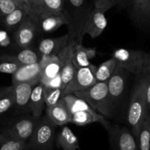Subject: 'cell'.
Wrapping results in <instances>:
<instances>
[{
    "label": "cell",
    "mask_w": 150,
    "mask_h": 150,
    "mask_svg": "<svg viewBox=\"0 0 150 150\" xmlns=\"http://www.w3.org/2000/svg\"><path fill=\"white\" fill-rule=\"evenodd\" d=\"M137 76V82L132 91L127 116L128 124L136 141L139 137L141 126L149 113L146 99L148 72Z\"/></svg>",
    "instance_id": "1"
},
{
    "label": "cell",
    "mask_w": 150,
    "mask_h": 150,
    "mask_svg": "<svg viewBox=\"0 0 150 150\" xmlns=\"http://www.w3.org/2000/svg\"><path fill=\"white\" fill-rule=\"evenodd\" d=\"M93 8L88 0H64L63 13L67 20L68 44H82V29Z\"/></svg>",
    "instance_id": "2"
},
{
    "label": "cell",
    "mask_w": 150,
    "mask_h": 150,
    "mask_svg": "<svg viewBox=\"0 0 150 150\" xmlns=\"http://www.w3.org/2000/svg\"><path fill=\"white\" fill-rule=\"evenodd\" d=\"M73 94L84 100L94 110L105 117L111 118L114 110L111 104L106 82H98L86 89L76 91Z\"/></svg>",
    "instance_id": "3"
},
{
    "label": "cell",
    "mask_w": 150,
    "mask_h": 150,
    "mask_svg": "<svg viewBox=\"0 0 150 150\" xmlns=\"http://www.w3.org/2000/svg\"><path fill=\"white\" fill-rule=\"evenodd\" d=\"M112 57L117 60V66L129 73L139 76L149 72L150 54L142 50L117 49L113 52Z\"/></svg>",
    "instance_id": "4"
},
{
    "label": "cell",
    "mask_w": 150,
    "mask_h": 150,
    "mask_svg": "<svg viewBox=\"0 0 150 150\" xmlns=\"http://www.w3.org/2000/svg\"><path fill=\"white\" fill-rule=\"evenodd\" d=\"M56 126L47 116L40 118L32 136L27 141L29 150H52L56 138Z\"/></svg>",
    "instance_id": "5"
},
{
    "label": "cell",
    "mask_w": 150,
    "mask_h": 150,
    "mask_svg": "<svg viewBox=\"0 0 150 150\" xmlns=\"http://www.w3.org/2000/svg\"><path fill=\"white\" fill-rule=\"evenodd\" d=\"M40 118H36L32 115L18 116L10 121L3 128L0 134L5 138L27 142L32 136Z\"/></svg>",
    "instance_id": "6"
},
{
    "label": "cell",
    "mask_w": 150,
    "mask_h": 150,
    "mask_svg": "<svg viewBox=\"0 0 150 150\" xmlns=\"http://www.w3.org/2000/svg\"><path fill=\"white\" fill-rule=\"evenodd\" d=\"M119 7L127 11L136 26L150 31V0H121Z\"/></svg>",
    "instance_id": "7"
},
{
    "label": "cell",
    "mask_w": 150,
    "mask_h": 150,
    "mask_svg": "<svg viewBox=\"0 0 150 150\" xmlns=\"http://www.w3.org/2000/svg\"><path fill=\"white\" fill-rule=\"evenodd\" d=\"M98 67L91 63L86 67L77 68L73 78L62 91V96L86 89L97 82L95 72Z\"/></svg>",
    "instance_id": "8"
},
{
    "label": "cell",
    "mask_w": 150,
    "mask_h": 150,
    "mask_svg": "<svg viewBox=\"0 0 150 150\" xmlns=\"http://www.w3.org/2000/svg\"><path fill=\"white\" fill-rule=\"evenodd\" d=\"M107 131L111 150H139L136 138L125 126L111 125Z\"/></svg>",
    "instance_id": "9"
},
{
    "label": "cell",
    "mask_w": 150,
    "mask_h": 150,
    "mask_svg": "<svg viewBox=\"0 0 150 150\" xmlns=\"http://www.w3.org/2000/svg\"><path fill=\"white\" fill-rule=\"evenodd\" d=\"M128 74L130 73L125 69L117 66L111 77L107 81L108 94L114 112L125 93Z\"/></svg>",
    "instance_id": "10"
},
{
    "label": "cell",
    "mask_w": 150,
    "mask_h": 150,
    "mask_svg": "<svg viewBox=\"0 0 150 150\" xmlns=\"http://www.w3.org/2000/svg\"><path fill=\"white\" fill-rule=\"evenodd\" d=\"M38 32V24L28 15L13 33L15 44L21 49L30 48Z\"/></svg>",
    "instance_id": "11"
},
{
    "label": "cell",
    "mask_w": 150,
    "mask_h": 150,
    "mask_svg": "<svg viewBox=\"0 0 150 150\" xmlns=\"http://www.w3.org/2000/svg\"><path fill=\"white\" fill-rule=\"evenodd\" d=\"M106 26L107 19L105 12L94 7L83 25L82 37L83 38L85 35H88L91 38L95 39L103 33Z\"/></svg>",
    "instance_id": "12"
},
{
    "label": "cell",
    "mask_w": 150,
    "mask_h": 150,
    "mask_svg": "<svg viewBox=\"0 0 150 150\" xmlns=\"http://www.w3.org/2000/svg\"><path fill=\"white\" fill-rule=\"evenodd\" d=\"M73 44H69L57 55L60 62V75L62 91L70 82L76 70L73 61Z\"/></svg>",
    "instance_id": "13"
},
{
    "label": "cell",
    "mask_w": 150,
    "mask_h": 150,
    "mask_svg": "<svg viewBox=\"0 0 150 150\" xmlns=\"http://www.w3.org/2000/svg\"><path fill=\"white\" fill-rule=\"evenodd\" d=\"M39 83V82H38ZM37 82H25L13 85L15 91V105L17 113L29 111V101L31 94Z\"/></svg>",
    "instance_id": "14"
},
{
    "label": "cell",
    "mask_w": 150,
    "mask_h": 150,
    "mask_svg": "<svg viewBox=\"0 0 150 150\" xmlns=\"http://www.w3.org/2000/svg\"><path fill=\"white\" fill-rule=\"evenodd\" d=\"M39 64L40 67V82L43 85L60 74V62L57 55L41 56Z\"/></svg>",
    "instance_id": "15"
},
{
    "label": "cell",
    "mask_w": 150,
    "mask_h": 150,
    "mask_svg": "<svg viewBox=\"0 0 150 150\" xmlns=\"http://www.w3.org/2000/svg\"><path fill=\"white\" fill-rule=\"evenodd\" d=\"M40 67L39 62L34 64L21 66L12 75V85L25 82H40Z\"/></svg>",
    "instance_id": "16"
},
{
    "label": "cell",
    "mask_w": 150,
    "mask_h": 150,
    "mask_svg": "<svg viewBox=\"0 0 150 150\" xmlns=\"http://www.w3.org/2000/svg\"><path fill=\"white\" fill-rule=\"evenodd\" d=\"M68 34L57 38L42 39L38 45V52L40 56L58 55L59 53L68 45Z\"/></svg>",
    "instance_id": "17"
},
{
    "label": "cell",
    "mask_w": 150,
    "mask_h": 150,
    "mask_svg": "<svg viewBox=\"0 0 150 150\" xmlns=\"http://www.w3.org/2000/svg\"><path fill=\"white\" fill-rule=\"evenodd\" d=\"M46 116L57 126H63L71 121V115L62 98L56 104L47 107Z\"/></svg>",
    "instance_id": "18"
},
{
    "label": "cell",
    "mask_w": 150,
    "mask_h": 150,
    "mask_svg": "<svg viewBox=\"0 0 150 150\" xmlns=\"http://www.w3.org/2000/svg\"><path fill=\"white\" fill-rule=\"evenodd\" d=\"M40 32H51L58 29L62 25L67 24V20L62 13L55 14H48L42 16L37 19Z\"/></svg>",
    "instance_id": "19"
},
{
    "label": "cell",
    "mask_w": 150,
    "mask_h": 150,
    "mask_svg": "<svg viewBox=\"0 0 150 150\" xmlns=\"http://www.w3.org/2000/svg\"><path fill=\"white\" fill-rule=\"evenodd\" d=\"M45 87L43 84L39 82L34 87L29 101V111L36 118L40 117L45 107L44 97Z\"/></svg>",
    "instance_id": "20"
},
{
    "label": "cell",
    "mask_w": 150,
    "mask_h": 150,
    "mask_svg": "<svg viewBox=\"0 0 150 150\" xmlns=\"http://www.w3.org/2000/svg\"><path fill=\"white\" fill-rule=\"evenodd\" d=\"M57 146L62 150H79V140L70 127L62 126L56 138Z\"/></svg>",
    "instance_id": "21"
},
{
    "label": "cell",
    "mask_w": 150,
    "mask_h": 150,
    "mask_svg": "<svg viewBox=\"0 0 150 150\" xmlns=\"http://www.w3.org/2000/svg\"><path fill=\"white\" fill-rule=\"evenodd\" d=\"M96 55L95 48H86L82 44H74L73 46V61L76 69L86 67L91 64L90 60Z\"/></svg>",
    "instance_id": "22"
},
{
    "label": "cell",
    "mask_w": 150,
    "mask_h": 150,
    "mask_svg": "<svg viewBox=\"0 0 150 150\" xmlns=\"http://www.w3.org/2000/svg\"><path fill=\"white\" fill-rule=\"evenodd\" d=\"M27 16V13L24 10L18 7L3 18L0 25L10 33L13 34Z\"/></svg>",
    "instance_id": "23"
},
{
    "label": "cell",
    "mask_w": 150,
    "mask_h": 150,
    "mask_svg": "<svg viewBox=\"0 0 150 150\" xmlns=\"http://www.w3.org/2000/svg\"><path fill=\"white\" fill-rule=\"evenodd\" d=\"M12 58L21 66L34 64L38 63L41 58L38 51H34L30 48L22 49L16 54H10Z\"/></svg>",
    "instance_id": "24"
},
{
    "label": "cell",
    "mask_w": 150,
    "mask_h": 150,
    "mask_svg": "<svg viewBox=\"0 0 150 150\" xmlns=\"http://www.w3.org/2000/svg\"><path fill=\"white\" fill-rule=\"evenodd\" d=\"M15 105V91L13 85L0 88V116Z\"/></svg>",
    "instance_id": "25"
},
{
    "label": "cell",
    "mask_w": 150,
    "mask_h": 150,
    "mask_svg": "<svg viewBox=\"0 0 150 150\" xmlns=\"http://www.w3.org/2000/svg\"><path fill=\"white\" fill-rule=\"evenodd\" d=\"M117 66V60L114 57H111L106 61L101 63V65L97 69L96 72H95V78H96L97 82L108 81L112 74L114 73Z\"/></svg>",
    "instance_id": "26"
},
{
    "label": "cell",
    "mask_w": 150,
    "mask_h": 150,
    "mask_svg": "<svg viewBox=\"0 0 150 150\" xmlns=\"http://www.w3.org/2000/svg\"><path fill=\"white\" fill-rule=\"evenodd\" d=\"M63 7L64 0H42L39 13L35 21L45 15L62 13Z\"/></svg>",
    "instance_id": "27"
},
{
    "label": "cell",
    "mask_w": 150,
    "mask_h": 150,
    "mask_svg": "<svg viewBox=\"0 0 150 150\" xmlns=\"http://www.w3.org/2000/svg\"><path fill=\"white\" fill-rule=\"evenodd\" d=\"M149 121L150 112L141 126L139 137L137 139L139 150H150L149 137Z\"/></svg>",
    "instance_id": "28"
},
{
    "label": "cell",
    "mask_w": 150,
    "mask_h": 150,
    "mask_svg": "<svg viewBox=\"0 0 150 150\" xmlns=\"http://www.w3.org/2000/svg\"><path fill=\"white\" fill-rule=\"evenodd\" d=\"M20 66L12 58L10 53H0V73L13 75Z\"/></svg>",
    "instance_id": "29"
},
{
    "label": "cell",
    "mask_w": 150,
    "mask_h": 150,
    "mask_svg": "<svg viewBox=\"0 0 150 150\" xmlns=\"http://www.w3.org/2000/svg\"><path fill=\"white\" fill-rule=\"evenodd\" d=\"M0 150H29L27 142L5 138L2 135L0 142Z\"/></svg>",
    "instance_id": "30"
},
{
    "label": "cell",
    "mask_w": 150,
    "mask_h": 150,
    "mask_svg": "<svg viewBox=\"0 0 150 150\" xmlns=\"http://www.w3.org/2000/svg\"><path fill=\"white\" fill-rule=\"evenodd\" d=\"M45 87V86H44ZM45 104L47 107L56 104L62 97V89L61 88H51L45 87L44 91Z\"/></svg>",
    "instance_id": "31"
},
{
    "label": "cell",
    "mask_w": 150,
    "mask_h": 150,
    "mask_svg": "<svg viewBox=\"0 0 150 150\" xmlns=\"http://www.w3.org/2000/svg\"><path fill=\"white\" fill-rule=\"evenodd\" d=\"M19 4L16 0H0V19L10 14L15 10L18 8Z\"/></svg>",
    "instance_id": "32"
},
{
    "label": "cell",
    "mask_w": 150,
    "mask_h": 150,
    "mask_svg": "<svg viewBox=\"0 0 150 150\" xmlns=\"http://www.w3.org/2000/svg\"><path fill=\"white\" fill-rule=\"evenodd\" d=\"M10 34L0 25V49H7L16 46L13 37H10Z\"/></svg>",
    "instance_id": "33"
},
{
    "label": "cell",
    "mask_w": 150,
    "mask_h": 150,
    "mask_svg": "<svg viewBox=\"0 0 150 150\" xmlns=\"http://www.w3.org/2000/svg\"><path fill=\"white\" fill-rule=\"evenodd\" d=\"M120 1L121 0H93V6L95 8L100 9L105 13L114 6L120 5Z\"/></svg>",
    "instance_id": "34"
},
{
    "label": "cell",
    "mask_w": 150,
    "mask_h": 150,
    "mask_svg": "<svg viewBox=\"0 0 150 150\" xmlns=\"http://www.w3.org/2000/svg\"><path fill=\"white\" fill-rule=\"evenodd\" d=\"M44 86L47 87V88H62V79L61 75L58 74L56 77L52 79L51 80L48 81L45 84H44Z\"/></svg>",
    "instance_id": "35"
},
{
    "label": "cell",
    "mask_w": 150,
    "mask_h": 150,
    "mask_svg": "<svg viewBox=\"0 0 150 150\" xmlns=\"http://www.w3.org/2000/svg\"><path fill=\"white\" fill-rule=\"evenodd\" d=\"M146 99L147 109L149 112H150V72H148L147 83L146 88Z\"/></svg>",
    "instance_id": "36"
},
{
    "label": "cell",
    "mask_w": 150,
    "mask_h": 150,
    "mask_svg": "<svg viewBox=\"0 0 150 150\" xmlns=\"http://www.w3.org/2000/svg\"><path fill=\"white\" fill-rule=\"evenodd\" d=\"M23 1H24L26 3V4H29V12H30V1H29V0H23ZM28 15H29V14H28Z\"/></svg>",
    "instance_id": "37"
},
{
    "label": "cell",
    "mask_w": 150,
    "mask_h": 150,
    "mask_svg": "<svg viewBox=\"0 0 150 150\" xmlns=\"http://www.w3.org/2000/svg\"><path fill=\"white\" fill-rule=\"evenodd\" d=\"M149 137H150V121H149Z\"/></svg>",
    "instance_id": "38"
},
{
    "label": "cell",
    "mask_w": 150,
    "mask_h": 150,
    "mask_svg": "<svg viewBox=\"0 0 150 150\" xmlns=\"http://www.w3.org/2000/svg\"><path fill=\"white\" fill-rule=\"evenodd\" d=\"M149 72H150V64H149Z\"/></svg>",
    "instance_id": "39"
},
{
    "label": "cell",
    "mask_w": 150,
    "mask_h": 150,
    "mask_svg": "<svg viewBox=\"0 0 150 150\" xmlns=\"http://www.w3.org/2000/svg\"><path fill=\"white\" fill-rule=\"evenodd\" d=\"M1 19H0V24H1Z\"/></svg>",
    "instance_id": "40"
}]
</instances>
